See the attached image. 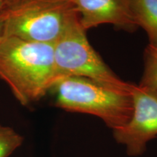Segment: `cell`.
Masks as SVG:
<instances>
[{"label": "cell", "instance_id": "obj_1", "mask_svg": "<svg viewBox=\"0 0 157 157\" xmlns=\"http://www.w3.org/2000/svg\"><path fill=\"white\" fill-rule=\"evenodd\" d=\"M0 78L21 105L39 101L58 80L53 44L3 37L0 41Z\"/></svg>", "mask_w": 157, "mask_h": 157}, {"label": "cell", "instance_id": "obj_2", "mask_svg": "<svg viewBox=\"0 0 157 157\" xmlns=\"http://www.w3.org/2000/svg\"><path fill=\"white\" fill-rule=\"evenodd\" d=\"M50 91L53 93L55 106L95 116L113 130L124 126L132 117V95L117 92L88 78H61Z\"/></svg>", "mask_w": 157, "mask_h": 157}, {"label": "cell", "instance_id": "obj_3", "mask_svg": "<svg viewBox=\"0 0 157 157\" xmlns=\"http://www.w3.org/2000/svg\"><path fill=\"white\" fill-rule=\"evenodd\" d=\"M77 13L70 0H17L0 12L3 37L54 44Z\"/></svg>", "mask_w": 157, "mask_h": 157}, {"label": "cell", "instance_id": "obj_4", "mask_svg": "<svg viewBox=\"0 0 157 157\" xmlns=\"http://www.w3.org/2000/svg\"><path fill=\"white\" fill-rule=\"evenodd\" d=\"M54 45L58 79L77 76L93 80L117 92L132 95L135 85L118 77L93 48L79 22L74 15Z\"/></svg>", "mask_w": 157, "mask_h": 157}, {"label": "cell", "instance_id": "obj_5", "mask_svg": "<svg viewBox=\"0 0 157 157\" xmlns=\"http://www.w3.org/2000/svg\"><path fill=\"white\" fill-rule=\"evenodd\" d=\"M132 99V117L124 126L113 130V136L118 143L126 146L128 155L137 156L157 136V91L135 85Z\"/></svg>", "mask_w": 157, "mask_h": 157}, {"label": "cell", "instance_id": "obj_6", "mask_svg": "<svg viewBox=\"0 0 157 157\" xmlns=\"http://www.w3.org/2000/svg\"><path fill=\"white\" fill-rule=\"evenodd\" d=\"M79 15L84 30L102 24H113L131 30L137 27L125 0H70Z\"/></svg>", "mask_w": 157, "mask_h": 157}, {"label": "cell", "instance_id": "obj_7", "mask_svg": "<svg viewBox=\"0 0 157 157\" xmlns=\"http://www.w3.org/2000/svg\"><path fill=\"white\" fill-rule=\"evenodd\" d=\"M137 26L144 29L149 43L157 44V0H125Z\"/></svg>", "mask_w": 157, "mask_h": 157}, {"label": "cell", "instance_id": "obj_8", "mask_svg": "<svg viewBox=\"0 0 157 157\" xmlns=\"http://www.w3.org/2000/svg\"><path fill=\"white\" fill-rule=\"evenodd\" d=\"M144 56V72L140 84L157 91V44L149 43Z\"/></svg>", "mask_w": 157, "mask_h": 157}, {"label": "cell", "instance_id": "obj_9", "mask_svg": "<svg viewBox=\"0 0 157 157\" xmlns=\"http://www.w3.org/2000/svg\"><path fill=\"white\" fill-rule=\"evenodd\" d=\"M23 141V137L13 128L0 124V157L9 156Z\"/></svg>", "mask_w": 157, "mask_h": 157}, {"label": "cell", "instance_id": "obj_10", "mask_svg": "<svg viewBox=\"0 0 157 157\" xmlns=\"http://www.w3.org/2000/svg\"><path fill=\"white\" fill-rule=\"evenodd\" d=\"M3 29H4V21L2 18L0 17V41L3 38Z\"/></svg>", "mask_w": 157, "mask_h": 157}, {"label": "cell", "instance_id": "obj_11", "mask_svg": "<svg viewBox=\"0 0 157 157\" xmlns=\"http://www.w3.org/2000/svg\"><path fill=\"white\" fill-rule=\"evenodd\" d=\"M5 6V0H0V12L2 10Z\"/></svg>", "mask_w": 157, "mask_h": 157}, {"label": "cell", "instance_id": "obj_12", "mask_svg": "<svg viewBox=\"0 0 157 157\" xmlns=\"http://www.w3.org/2000/svg\"><path fill=\"white\" fill-rule=\"evenodd\" d=\"M15 1H17V0H5V5H8V4L12 3V2H15Z\"/></svg>", "mask_w": 157, "mask_h": 157}]
</instances>
